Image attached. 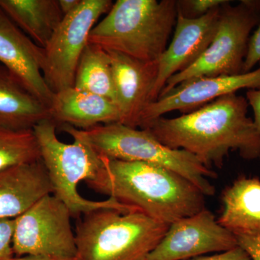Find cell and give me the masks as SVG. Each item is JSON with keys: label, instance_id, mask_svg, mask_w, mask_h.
<instances>
[{"label": "cell", "instance_id": "30bf717a", "mask_svg": "<svg viewBox=\"0 0 260 260\" xmlns=\"http://www.w3.org/2000/svg\"><path fill=\"white\" fill-rule=\"evenodd\" d=\"M236 236L206 208L171 224L147 260H186L238 246Z\"/></svg>", "mask_w": 260, "mask_h": 260}, {"label": "cell", "instance_id": "f1b7e54d", "mask_svg": "<svg viewBox=\"0 0 260 260\" xmlns=\"http://www.w3.org/2000/svg\"><path fill=\"white\" fill-rule=\"evenodd\" d=\"M12 260H78L77 257H60V256L26 255L15 256Z\"/></svg>", "mask_w": 260, "mask_h": 260}, {"label": "cell", "instance_id": "7a4b0ae2", "mask_svg": "<svg viewBox=\"0 0 260 260\" xmlns=\"http://www.w3.org/2000/svg\"><path fill=\"white\" fill-rule=\"evenodd\" d=\"M102 169L89 188L170 225L205 209V195L177 173L153 164L101 156Z\"/></svg>", "mask_w": 260, "mask_h": 260}, {"label": "cell", "instance_id": "ffe728a7", "mask_svg": "<svg viewBox=\"0 0 260 260\" xmlns=\"http://www.w3.org/2000/svg\"><path fill=\"white\" fill-rule=\"evenodd\" d=\"M73 87L116 104L112 61L106 49L88 42L77 67Z\"/></svg>", "mask_w": 260, "mask_h": 260}, {"label": "cell", "instance_id": "ba28073f", "mask_svg": "<svg viewBox=\"0 0 260 260\" xmlns=\"http://www.w3.org/2000/svg\"><path fill=\"white\" fill-rule=\"evenodd\" d=\"M73 218L64 203L49 194L15 218L13 249L17 256L76 257Z\"/></svg>", "mask_w": 260, "mask_h": 260}, {"label": "cell", "instance_id": "8fae6325", "mask_svg": "<svg viewBox=\"0 0 260 260\" xmlns=\"http://www.w3.org/2000/svg\"><path fill=\"white\" fill-rule=\"evenodd\" d=\"M242 89H260V67L249 73L195 78L179 84L149 104L141 116L140 129L167 113L186 114Z\"/></svg>", "mask_w": 260, "mask_h": 260}, {"label": "cell", "instance_id": "9a60e30c", "mask_svg": "<svg viewBox=\"0 0 260 260\" xmlns=\"http://www.w3.org/2000/svg\"><path fill=\"white\" fill-rule=\"evenodd\" d=\"M49 194L52 188L42 159L0 172V220L16 218Z\"/></svg>", "mask_w": 260, "mask_h": 260}, {"label": "cell", "instance_id": "cb8c5ba5", "mask_svg": "<svg viewBox=\"0 0 260 260\" xmlns=\"http://www.w3.org/2000/svg\"><path fill=\"white\" fill-rule=\"evenodd\" d=\"M257 64H260V23L249 39L243 73L252 71Z\"/></svg>", "mask_w": 260, "mask_h": 260}, {"label": "cell", "instance_id": "277c9868", "mask_svg": "<svg viewBox=\"0 0 260 260\" xmlns=\"http://www.w3.org/2000/svg\"><path fill=\"white\" fill-rule=\"evenodd\" d=\"M62 129L70 136L83 140L100 156L165 168L190 181L205 196L215 194V186L210 180L216 179L218 174L213 169L185 150L162 144L147 129L121 123L102 124L88 129L64 125Z\"/></svg>", "mask_w": 260, "mask_h": 260}, {"label": "cell", "instance_id": "484cf974", "mask_svg": "<svg viewBox=\"0 0 260 260\" xmlns=\"http://www.w3.org/2000/svg\"><path fill=\"white\" fill-rule=\"evenodd\" d=\"M186 260H252L247 252L238 246L234 249L223 252L216 253L213 255L199 256Z\"/></svg>", "mask_w": 260, "mask_h": 260}, {"label": "cell", "instance_id": "6da1fadb", "mask_svg": "<svg viewBox=\"0 0 260 260\" xmlns=\"http://www.w3.org/2000/svg\"><path fill=\"white\" fill-rule=\"evenodd\" d=\"M246 97L229 94L175 118L159 117L142 129L162 144L192 154L207 167L221 169L232 150L245 160L260 157V134L248 116Z\"/></svg>", "mask_w": 260, "mask_h": 260}, {"label": "cell", "instance_id": "3957f363", "mask_svg": "<svg viewBox=\"0 0 260 260\" xmlns=\"http://www.w3.org/2000/svg\"><path fill=\"white\" fill-rule=\"evenodd\" d=\"M177 18L176 0H117L88 42L140 60L158 61Z\"/></svg>", "mask_w": 260, "mask_h": 260}, {"label": "cell", "instance_id": "d6986e66", "mask_svg": "<svg viewBox=\"0 0 260 260\" xmlns=\"http://www.w3.org/2000/svg\"><path fill=\"white\" fill-rule=\"evenodd\" d=\"M0 9L43 49L64 18L59 0H0Z\"/></svg>", "mask_w": 260, "mask_h": 260}, {"label": "cell", "instance_id": "44dd1931", "mask_svg": "<svg viewBox=\"0 0 260 260\" xmlns=\"http://www.w3.org/2000/svg\"><path fill=\"white\" fill-rule=\"evenodd\" d=\"M40 160V149L34 130L0 128V172Z\"/></svg>", "mask_w": 260, "mask_h": 260}, {"label": "cell", "instance_id": "e0dca14e", "mask_svg": "<svg viewBox=\"0 0 260 260\" xmlns=\"http://www.w3.org/2000/svg\"><path fill=\"white\" fill-rule=\"evenodd\" d=\"M47 119H50L49 107L0 64V128L16 131L32 129Z\"/></svg>", "mask_w": 260, "mask_h": 260}, {"label": "cell", "instance_id": "4fadbf2b", "mask_svg": "<svg viewBox=\"0 0 260 260\" xmlns=\"http://www.w3.org/2000/svg\"><path fill=\"white\" fill-rule=\"evenodd\" d=\"M44 49L32 42L0 9V64L49 107L54 93L44 80Z\"/></svg>", "mask_w": 260, "mask_h": 260}, {"label": "cell", "instance_id": "f546056e", "mask_svg": "<svg viewBox=\"0 0 260 260\" xmlns=\"http://www.w3.org/2000/svg\"><path fill=\"white\" fill-rule=\"evenodd\" d=\"M259 160H260V157H259Z\"/></svg>", "mask_w": 260, "mask_h": 260}, {"label": "cell", "instance_id": "7c38bea8", "mask_svg": "<svg viewBox=\"0 0 260 260\" xmlns=\"http://www.w3.org/2000/svg\"><path fill=\"white\" fill-rule=\"evenodd\" d=\"M220 7L196 19L184 18L177 13L172 42L158 59V76L152 92V103L158 99L168 80L189 68L203 55L216 31Z\"/></svg>", "mask_w": 260, "mask_h": 260}, {"label": "cell", "instance_id": "83f0119b", "mask_svg": "<svg viewBox=\"0 0 260 260\" xmlns=\"http://www.w3.org/2000/svg\"><path fill=\"white\" fill-rule=\"evenodd\" d=\"M82 0H59V7L63 16L73 13L80 6Z\"/></svg>", "mask_w": 260, "mask_h": 260}, {"label": "cell", "instance_id": "603a6c76", "mask_svg": "<svg viewBox=\"0 0 260 260\" xmlns=\"http://www.w3.org/2000/svg\"><path fill=\"white\" fill-rule=\"evenodd\" d=\"M15 219L0 220V260H12L15 257L13 237Z\"/></svg>", "mask_w": 260, "mask_h": 260}, {"label": "cell", "instance_id": "5b68a950", "mask_svg": "<svg viewBox=\"0 0 260 260\" xmlns=\"http://www.w3.org/2000/svg\"><path fill=\"white\" fill-rule=\"evenodd\" d=\"M169 226L138 210L90 212L77 223V259L147 260Z\"/></svg>", "mask_w": 260, "mask_h": 260}, {"label": "cell", "instance_id": "2e32d148", "mask_svg": "<svg viewBox=\"0 0 260 260\" xmlns=\"http://www.w3.org/2000/svg\"><path fill=\"white\" fill-rule=\"evenodd\" d=\"M49 109L50 119L56 124L79 129L121 121L120 111L115 103L74 87L54 93Z\"/></svg>", "mask_w": 260, "mask_h": 260}, {"label": "cell", "instance_id": "5bb4252c", "mask_svg": "<svg viewBox=\"0 0 260 260\" xmlns=\"http://www.w3.org/2000/svg\"><path fill=\"white\" fill-rule=\"evenodd\" d=\"M110 56L115 88L116 105L121 114V124L140 127L145 109L151 104L158 60L146 61L108 51Z\"/></svg>", "mask_w": 260, "mask_h": 260}, {"label": "cell", "instance_id": "9c48e42d", "mask_svg": "<svg viewBox=\"0 0 260 260\" xmlns=\"http://www.w3.org/2000/svg\"><path fill=\"white\" fill-rule=\"evenodd\" d=\"M113 4L112 0H82L75 11L63 18L44 49L42 73L54 93L74 85L77 67L88 44L90 32Z\"/></svg>", "mask_w": 260, "mask_h": 260}, {"label": "cell", "instance_id": "8992f818", "mask_svg": "<svg viewBox=\"0 0 260 260\" xmlns=\"http://www.w3.org/2000/svg\"><path fill=\"white\" fill-rule=\"evenodd\" d=\"M56 123L47 119L37 124L32 130L40 149L41 159L49 176L52 194L66 205L72 217L80 218L85 214L102 209L124 213L137 210L114 198L92 201L80 194L78 184L96 177L104 165L102 158L76 137H72L74 141L71 144L63 143L56 136Z\"/></svg>", "mask_w": 260, "mask_h": 260}, {"label": "cell", "instance_id": "4316f807", "mask_svg": "<svg viewBox=\"0 0 260 260\" xmlns=\"http://www.w3.org/2000/svg\"><path fill=\"white\" fill-rule=\"evenodd\" d=\"M246 99L252 109L254 121L260 134V89L247 90Z\"/></svg>", "mask_w": 260, "mask_h": 260}, {"label": "cell", "instance_id": "ac0fdd59", "mask_svg": "<svg viewBox=\"0 0 260 260\" xmlns=\"http://www.w3.org/2000/svg\"><path fill=\"white\" fill-rule=\"evenodd\" d=\"M218 223L234 235L260 236V179L243 176L222 193Z\"/></svg>", "mask_w": 260, "mask_h": 260}, {"label": "cell", "instance_id": "52a82bcc", "mask_svg": "<svg viewBox=\"0 0 260 260\" xmlns=\"http://www.w3.org/2000/svg\"><path fill=\"white\" fill-rule=\"evenodd\" d=\"M259 23L260 0H242L236 5L225 2L213 40L203 55L168 80L160 94L195 78L243 73L251 31Z\"/></svg>", "mask_w": 260, "mask_h": 260}, {"label": "cell", "instance_id": "d4e9b609", "mask_svg": "<svg viewBox=\"0 0 260 260\" xmlns=\"http://www.w3.org/2000/svg\"><path fill=\"white\" fill-rule=\"evenodd\" d=\"M238 245L247 252L252 260H260V236L252 234H239Z\"/></svg>", "mask_w": 260, "mask_h": 260}, {"label": "cell", "instance_id": "7402d4cb", "mask_svg": "<svg viewBox=\"0 0 260 260\" xmlns=\"http://www.w3.org/2000/svg\"><path fill=\"white\" fill-rule=\"evenodd\" d=\"M227 0H181L177 1V13L184 18L196 19L221 6Z\"/></svg>", "mask_w": 260, "mask_h": 260}]
</instances>
